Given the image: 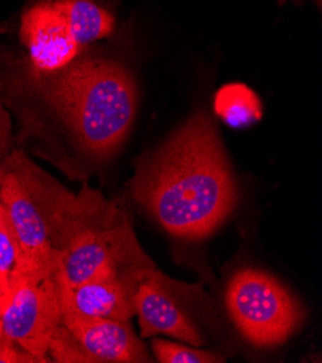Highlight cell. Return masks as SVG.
Wrapping results in <instances>:
<instances>
[{
  "label": "cell",
  "mask_w": 322,
  "mask_h": 363,
  "mask_svg": "<svg viewBox=\"0 0 322 363\" xmlns=\"http://www.w3.org/2000/svg\"><path fill=\"white\" fill-rule=\"evenodd\" d=\"M18 240L5 206L0 201V275L11 278L18 258Z\"/></svg>",
  "instance_id": "cell-14"
},
{
  "label": "cell",
  "mask_w": 322,
  "mask_h": 363,
  "mask_svg": "<svg viewBox=\"0 0 322 363\" xmlns=\"http://www.w3.org/2000/svg\"><path fill=\"white\" fill-rule=\"evenodd\" d=\"M0 363H40V360L9 337H0Z\"/></svg>",
  "instance_id": "cell-15"
},
{
  "label": "cell",
  "mask_w": 322,
  "mask_h": 363,
  "mask_svg": "<svg viewBox=\"0 0 322 363\" xmlns=\"http://www.w3.org/2000/svg\"><path fill=\"white\" fill-rule=\"evenodd\" d=\"M23 83L71 145L104 161L127 139L137 113L139 93L132 72L117 60L83 52L51 72L25 64Z\"/></svg>",
  "instance_id": "cell-2"
},
{
  "label": "cell",
  "mask_w": 322,
  "mask_h": 363,
  "mask_svg": "<svg viewBox=\"0 0 322 363\" xmlns=\"http://www.w3.org/2000/svg\"><path fill=\"white\" fill-rule=\"evenodd\" d=\"M55 267L48 271L12 272V294L2 313L4 336L16 342L40 363L50 362L48 345L55 329L62 323L61 291Z\"/></svg>",
  "instance_id": "cell-6"
},
{
  "label": "cell",
  "mask_w": 322,
  "mask_h": 363,
  "mask_svg": "<svg viewBox=\"0 0 322 363\" xmlns=\"http://www.w3.org/2000/svg\"><path fill=\"white\" fill-rule=\"evenodd\" d=\"M152 352L161 363H220L226 362L223 356L200 349L192 345H180L163 339L152 340Z\"/></svg>",
  "instance_id": "cell-12"
},
{
  "label": "cell",
  "mask_w": 322,
  "mask_h": 363,
  "mask_svg": "<svg viewBox=\"0 0 322 363\" xmlns=\"http://www.w3.org/2000/svg\"><path fill=\"white\" fill-rule=\"evenodd\" d=\"M226 307L237 332L256 347L288 342L301 328L305 311L299 301L270 274L244 268L226 289Z\"/></svg>",
  "instance_id": "cell-5"
},
{
  "label": "cell",
  "mask_w": 322,
  "mask_h": 363,
  "mask_svg": "<svg viewBox=\"0 0 322 363\" xmlns=\"http://www.w3.org/2000/svg\"><path fill=\"white\" fill-rule=\"evenodd\" d=\"M4 336V325H2V311H0V337Z\"/></svg>",
  "instance_id": "cell-17"
},
{
  "label": "cell",
  "mask_w": 322,
  "mask_h": 363,
  "mask_svg": "<svg viewBox=\"0 0 322 363\" xmlns=\"http://www.w3.org/2000/svg\"><path fill=\"white\" fill-rule=\"evenodd\" d=\"M314 2L316 4V6H318V8H321V2H322V0H314Z\"/></svg>",
  "instance_id": "cell-18"
},
{
  "label": "cell",
  "mask_w": 322,
  "mask_h": 363,
  "mask_svg": "<svg viewBox=\"0 0 322 363\" xmlns=\"http://www.w3.org/2000/svg\"><path fill=\"white\" fill-rule=\"evenodd\" d=\"M130 193L175 238L198 240L220 228L237 186L214 119L197 111L178 126L137 164Z\"/></svg>",
  "instance_id": "cell-1"
},
{
  "label": "cell",
  "mask_w": 322,
  "mask_h": 363,
  "mask_svg": "<svg viewBox=\"0 0 322 363\" xmlns=\"http://www.w3.org/2000/svg\"><path fill=\"white\" fill-rule=\"evenodd\" d=\"M45 211L69 288L105 275L139 277L156 268L137 242L126 213L101 197L58 191L50 196Z\"/></svg>",
  "instance_id": "cell-3"
},
{
  "label": "cell",
  "mask_w": 322,
  "mask_h": 363,
  "mask_svg": "<svg viewBox=\"0 0 322 363\" xmlns=\"http://www.w3.org/2000/svg\"><path fill=\"white\" fill-rule=\"evenodd\" d=\"M163 278L156 268H152L142 275L136 286L134 310L140 336L146 339L163 335L197 347L205 345L195 324L165 288Z\"/></svg>",
  "instance_id": "cell-9"
},
{
  "label": "cell",
  "mask_w": 322,
  "mask_h": 363,
  "mask_svg": "<svg viewBox=\"0 0 322 363\" xmlns=\"http://www.w3.org/2000/svg\"><path fill=\"white\" fill-rule=\"evenodd\" d=\"M142 275L130 277L113 274L88 281L76 288H69L62 268L61 252L55 267L62 306H68L86 315L119 321H130L132 317L136 315L134 291Z\"/></svg>",
  "instance_id": "cell-10"
},
{
  "label": "cell",
  "mask_w": 322,
  "mask_h": 363,
  "mask_svg": "<svg viewBox=\"0 0 322 363\" xmlns=\"http://www.w3.org/2000/svg\"><path fill=\"white\" fill-rule=\"evenodd\" d=\"M62 324L94 359V363L152 362L146 346L129 321L86 315L62 306Z\"/></svg>",
  "instance_id": "cell-8"
},
{
  "label": "cell",
  "mask_w": 322,
  "mask_h": 363,
  "mask_svg": "<svg viewBox=\"0 0 322 363\" xmlns=\"http://www.w3.org/2000/svg\"><path fill=\"white\" fill-rule=\"evenodd\" d=\"M214 112L231 128H247L262 118V103L253 90L233 83L217 91Z\"/></svg>",
  "instance_id": "cell-11"
},
{
  "label": "cell",
  "mask_w": 322,
  "mask_h": 363,
  "mask_svg": "<svg viewBox=\"0 0 322 363\" xmlns=\"http://www.w3.org/2000/svg\"><path fill=\"white\" fill-rule=\"evenodd\" d=\"M0 201L5 206L18 240V258L12 272L48 271L58 259L50 226L38 200L28 189L9 154L0 165Z\"/></svg>",
  "instance_id": "cell-7"
},
{
  "label": "cell",
  "mask_w": 322,
  "mask_h": 363,
  "mask_svg": "<svg viewBox=\"0 0 322 363\" xmlns=\"http://www.w3.org/2000/svg\"><path fill=\"white\" fill-rule=\"evenodd\" d=\"M13 147V125L8 108L0 97V161L12 152Z\"/></svg>",
  "instance_id": "cell-16"
},
{
  "label": "cell",
  "mask_w": 322,
  "mask_h": 363,
  "mask_svg": "<svg viewBox=\"0 0 322 363\" xmlns=\"http://www.w3.org/2000/svg\"><path fill=\"white\" fill-rule=\"evenodd\" d=\"M116 25V2L110 0H28L19 19L26 65L38 72L64 68L112 36Z\"/></svg>",
  "instance_id": "cell-4"
},
{
  "label": "cell",
  "mask_w": 322,
  "mask_h": 363,
  "mask_svg": "<svg viewBox=\"0 0 322 363\" xmlns=\"http://www.w3.org/2000/svg\"><path fill=\"white\" fill-rule=\"evenodd\" d=\"M48 357L59 363H94V359L62 323L55 329L50 340Z\"/></svg>",
  "instance_id": "cell-13"
}]
</instances>
